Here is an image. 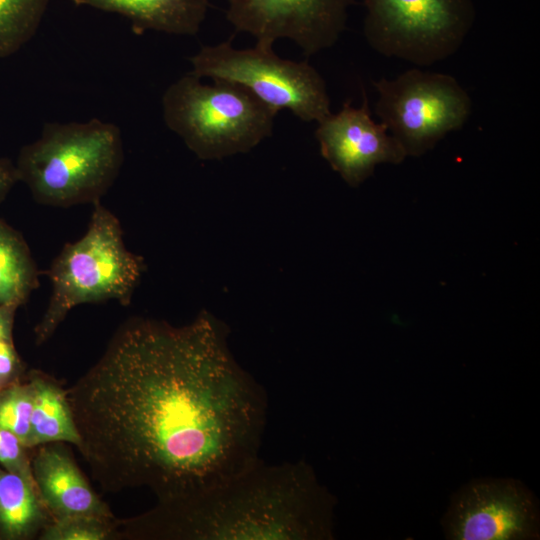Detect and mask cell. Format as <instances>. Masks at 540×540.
<instances>
[{
    "mask_svg": "<svg viewBox=\"0 0 540 540\" xmlns=\"http://www.w3.org/2000/svg\"><path fill=\"white\" fill-rule=\"evenodd\" d=\"M228 327L133 317L67 390L79 451L104 491L185 496L256 461L268 412L263 386L234 358Z\"/></svg>",
    "mask_w": 540,
    "mask_h": 540,
    "instance_id": "6da1fadb",
    "label": "cell"
},
{
    "mask_svg": "<svg viewBox=\"0 0 540 540\" xmlns=\"http://www.w3.org/2000/svg\"><path fill=\"white\" fill-rule=\"evenodd\" d=\"M335 496L305 460L241 471L118 519V540H332Z\"/></svg>",
    "mask_w": 540,
    "mask_h": 540,
    "instance_id": "7a4b0ae2",
    "label": "cell"
},
{
    "mask_svg": "<svg viewBox=\"0 0 540 540\" xmlns=\"http://www.w3.org/2000/svg\"><path fill=\"white\" fill-rule=\"evenodd\" d=\"M123 162L120 128L92 118L44 123L40 136L21 147L15 165L35 202L68 208L101 201Z\"/></svg>",
    "mask_w": 540,
    "mask_h": 540,
    "instance_id": "3957f363",
    "label": "cell"
},
{
    "mask_svg": "<svg viewBox=\"0 0 540 540\" xmlns=\"http://www.w3.org/2000/svg\"><path fill=\"white\" fill-rule=\"evenodd\" d=\"M92 206L85 234L66 243L41 271L51 283V294L34 329L36 345L48 341L76 306L109 300L129 305L145 270L143 258L127 249L117 216L101 201Z\"/></svg>",
    "mask_w": 540,
    "mask_h": 540,
    "instance_id": "277c9868",
    "label": "cell"
},
{
    "mask_svg": "<svg viewBox=\"0 0 540 540\" xmlns=\"http://www.w3.org/2000/svg\"><path fill=\"white\" fill-rule=\"evenodd\" d=\"M188 73L162 96L163 119L201 160L245 153L272 134L278 113L240 84Z\"/></svg>",
    "mask_w": 540,
    "mask_h": 540,
    "instance_id": "5b68a950",
    "label": "cell"
},
{
    "mask_svg": "<svg viewBox=\"0 0 540 540\" xmlns=\"http://www.w3.org/2000/svg\"><path fill=\"white\" fill-rule=\"evenodd\" d=\"M190 73L247 88L279 112L290 110L305 122H321L331 114L326 83L307 61L277 56L272 47L236 49L230 42L202 46L190 58Z\"/></svg>",
    "mask_w": 540,
    "mask_h": 540,
    "instance_id": "8992f818",
    "label": "cell"
},
{
    "mask_svg": "<svg viewBox=\"0 0 540 540\" xmlns=\"http://www.w3.org/2000/svg\"><path fill=\"white\" fill-rule=\"evenodd\" d=\"M364 36L376 52L417 66L455 54L475 20L473 0H363Z\"/></svg>",
    "mask_w": 540,
    "mask_h": 540,
    "instance_id": "52a82bcc",
    "label": "cell"
},
{
    "mask_svg": "<svg viewBox=\"0 0 540 540\" xmlns=\"http://www.w3.org/2000/svg\"><path fill=\"white\" fill-rule=\"evenodd\" d=\"M378 92L375 113L404 149L421 156L468 120L472 101L448 74L410 69L396 78L373 83Z\"/></svg>",
    "mask_w": 540,
    "mask_h": 540,
    "instance_id": "ba28073f",
    "label": "cell"
},
{
    "mask_svg": "<svg viewBox=\"0 0 540 540\" xmlns=\"http://www.w3.org/2000/svg\"><path fill=\"white\" fill-rule=\"evenodd\" d=\"M441 524L451 540L539 539V504L519 480L474 479L453 494Z\"/></svg>",
    "mask_w": 540,
    "mask_h": 540,
    "instance_id": "9c48e42d",
    "label": "cell"
},
{
    "mask_svg": "<svg viewBox=\"0 0 540 540\" xmlns=\"http://www.w3.org/2000/svg\"><path fill=\"white\" fill-rule=\"evenodd\" d=\"M356 0H227L226 17L236 32L272 47L278 39L295 42L306 56L333 46L344 31Z\"/></svg>",
    "mask_w": 540,
    "mask_h": 540,
    "instance_id": "30bf717a",
    "label": "cell"
},
{
    "mask_svg": "<svg viewBox=\"0 0 540 540\" xmlns=\"http://www.w3.org/2000/svg\"><path fill=\"white\" fill-rule=\"evenodd\" d=\"M315 137L323 158L352 187L370 177L378 164H399L406 157L386 126L373 120L364 90L360 107L345 101L338 113L318 123Z\"/></svg>",
    "mask_w": 540,
    "mask_h": 540,
    "instance_id": "8fae6325",
    "label": "cell"
},
{
    "mask_svg": "<svg viewBox=\"0 0 540 540\" xmlns=\"http://www.w3.org/2000/svg\"><path fill=\"white\" fill-rule=\"evenodd\" d=\"M31 466L37 491L52 520L74 515L115 518L62 442L39 445Z\"/></svg>",
    "mask_w": 540,
    "mask_h": 540,
    "instance_id": "7c38bea8",
    "label": "cell"
},
{
    "mask_svg": "<svg viewBox=\"0 0 540 540\" xmlns=\"http://www.w3.org/2000/svg\"><path fill=\"white\" fill-rule=\"evenodd\" d=\"M76 5L118 13L136 35L153 30L194 36L205 20L210 0H71Z\"/></svg>",
    "mask_w": 540,
    "mask_h": 540,
    "instance_id": "4fadbf2b",
    "label": "cell"
},
{
    "mask_svg": "<svg viewBox=\"0 0 540 540\" xmlns=\"http://www.w3.org/2000/svg\"><path fill=\"white\" fill-rule=\"evenodd\" d=\"M26 379L33 388V410L28 447L30 449L51 442L81 445L67 390L52 376L32 369Z\"/></svg>",
    "mask_w": 540,
    "mask_h": 540,
    "instance_id": "5bb4252c",
    "label": "cell"
},
{
    "mask_svg": "<svg viewBox=\"0 0 540 540\" xmlns=\"http://www.w3.org/2000/svg\"><path fill=\"white\" fill-rule=\"evenodd\" d=\"M51 521L37 488L0 466V540L38 538Z\"/></svg>",
    "mask_w": 540,
    "mask_h": 540,
    "instance_id": "9a60e30c",
    "label": "cell"
},
{
    "mask_svg": "<svg viewBox=\"0 0 540 540\" xmlns=\"http://www.w3.org/2000/svg\"><path fill=\"white\" fill-rule=\"evenodd\" d=\"M40 275L21 232L0 218V306L26 304L40 286Z\"/></svg>",
    "mask_w": 540,
    "mask_h": 540,
    "instance_id": "2e32d148",
    "label": "cell"
},
{
    "mask_svg": "<svg viewBox=\"0 0 540 540\" xmlns=\"http://www.w3.org/2000/svg\"><path fill=\"white\" fill-rule=\"evenodd\" d=\"M50 0H0V59L18 52L36 34Z\"/></svg>",
    "mask_w": 540,
    "mask_h": 540,
    "instance_id": "e0dca14e",
    "label": "cell"
},
{
    "mask_svg": "<svg viewBox=\"0 0 540 540\" xmlns=\"http://www.w3.org/2000/svg\"><path fill=\"white\" fill-rule=\"evenodd\" d=\"M40 540H118V519L96 515H74L52 520L38 536Z\"/></svg>",
    "mask_w": 540,
    "mask_h": 540,
    "instance_id": "ac0fdd59",
    "label": "cell"
},
{
    "mask_svg": "<svg viewBox=\"0 0 540 540\" xmlns=\"http://www.w3.org/2000/svg\"><path fill=\"white\" fill-rule=\"evenodd\" d=\"M32 410L33 388L26 377L23 381L0 391V428L16 435L27 447Z\"/></svg>",
    "mask_w": 540,
    "mask_h": 540,
    "instance_id": "d6986e66",
    "label": "cell"
},
{
    "mask_svg": "<svg viewBox=\"0 0 540 540\" xmlns=\"http://www.w3.org/2000/svg\"><path fill=\"white\" fill-rule=\"evenodd\" d=\"M29 449L16 435L0 428V466L36 487Z\"/></svg>",
    "mask_w": 540,
    "mask_h": 540,
    "instance_id": "ffe728a7",
    "label": "cell"
},
{
    "mask_svg": "<svg viewBox=\"0 0 540 540\" xmlns=\"http://www.w3.org/2000/svg\"><path fill=\"white\" fill-rule=\"evenodd\" d=\"M26 367L14 344L13 335L0 340V391L25 379Z\"/></svg>",
    "mask_w": 540,
    "mask_h": 540,
    "instance_id": "44dd1931",
    "label": "cell"
},
{
    "mask_svg": "<svg viewBox=\"0 0 540 540\" xmlns=\"http://www.w3.org/2000/svg\"><path fill=\"white\" fill-rule=\"evenodd\" d=\"M17 182L19 178L15 162L10 158L0 157V205Z\"/></svg>",
    "mask_w": 540,
    "mask_h": 540,
    "instance_id": "7402d4cb",
    "label": "cell"
},
{
    "mask_svg": "<svg viewBox=\"0 0 540 540\" xmlns=\"http://www.w3.org/2000/svg\"><path fill=\"white\" fill-rule=\"evenodd\" d=\"M18 308L16 305L0 306V340L13 335L14 320Z\"/></svg>",
    "mask_w": 540,
    "mask_h": 540,
    "instance_id": "603a6c76",
    "label": "cell"
}]
</instances>
